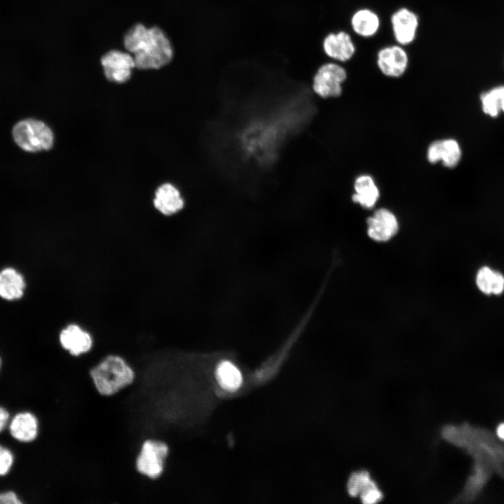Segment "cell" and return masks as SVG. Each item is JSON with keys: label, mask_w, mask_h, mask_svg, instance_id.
Instances as JSON below:
<instances>
[{"label": "cell", "mask_w": 504, "mask_h": 504, "mask_svg": "<svg viewBox=\"0 0 504 504\" xmlns=\"http://www.w3.org/2000/svg\"><path fill=\"white\" fill-rule=\"evenodd\" d=\"M124 45L133 55L136 68L158 69L168 64L173 57V48L164 31L157 27L147 28L135 24L125 34Z\"/></svg>", "instance_id": "cell-1"}, {"label": "cell", "mask_w": 504, "mask_h": 504, "mask_svg": "<svg viewBox=\"0 0 504 504\" xmlns=\"http://www.w3.org/2000/svg\"><path fill=\"white\" fill-rule=\"evenodd\" d=\"M90 375L100 395L111 396L132 384L136 374L123 357L111 354L90 370Z\"/></svg>", "instance_id": "cell-2"}, {"label": "cell", "mask_w": 504, "mask_h": 504, "mask_svg": "<svg viewBox=\"0 0 504 504\" xmlns=\"http://www.w3.org/2000/svg\"><path fill=\"white\" fill-rule=\"evenodd\" d=\"M12 136L21 149L30 153L48 150L52 148L55 141L52 129L43 121L31 118L15 123Z\"/></svg>", "instance_id": "cell-3"}, {"label": "cell", "mask_w": 504, "mask_h": 504, "mask_svg": "<svg viewBox=\"0 0 504 504\" xmlns=\"http://www.w3.org/2000/svg\"><path fill=\"white\" fill-rule=\"evenodd\" d=\"M348 78L345 66L340 62L327 60L316 69L312 88L314 92L323 99L340 97L344 91V84Z\"/></svg>", "instance_id": "cell-4"}, {"label": "cell", "mask_w": 504, "mask_h": 504, "mask_svg": "<svg viewBox=\"0 0 504 504\" xmlns=\"http://www.w3.org/2000/svg\"><path fill=\"white\" fill-rule=\"evenodd\" d=\"M169 454V445L164 441L146 439L136 458V469L141 475L155 479L161 476Z\"/></svg>", "instance_id": "cell-5"}, {"label": "cell", "mask_w": 504, "mask_h": 504, "mask_svg": "<svg viewBox=\"0 0 504 504\" xmlns=\"http://www.w3.org/2000/svg\"><path fill=\"white\" fill-rule=\"evenodd\" d=\"M376 65L385 77L401 78L408 69L410 55L407 48L396 43L381 47L376 55Z\"/></svg>", "instance_id": "cell-6"}, {"label": "cell", "mask_w": 504, "mask_h": 504, "mask_svg": "<svg viewBox=\"0 0 504 504\" xmlns=\"http://www.w3.org/2000/svg\"><path fill=\"white\" fill-rule=\"evenodd\" d=\"M390 24L395 43L407 47L416 38L420 18L412 9L400 6L391 13Z\"/></svg>", "instance_id": "cell-7"}, {"label": "cell", "mask_w": 504, "mask_h": 504, "mask_svg": "<svg viewBox=\"0 0 504 504\" xmlns=\"http://www.w3.org/2000/svg\"><path fill=\"white\" fill-rule=\"evenodd\" d=\"M321 48L328 59L342 64L351 60L356 52L351 33L344 29L326 34L322 39Z\"/></svg>", "instance_id": "cell-8"}, {"label": "cell", "mask_w": 504, "mask_h": 504, "mask_svg": "<svg viewBox=\"0 0 504 504\" xmlns=\"http://www.w3.org/2000/svg\"><path fill=\"white\" fill-rule=\"evenodd\" d=\"M104 73L111 82L123 83L131 77L135 66L132 55L120 50H110L101 59Z\"/></svg>", "instance_id": "cell-9"}, {"label": "cell", "mask_w": 504, "mask_h": 504, "mask_svg": "<svg viewBox=\"0 0 504 504\" xmlns=\"http://www.w3.org/2000/svg\"><path fill=\"white\" fill-rule=\"evenodd\" d=\"M368 236L377 241H386L396 234L398 221L395 214L386 208H380L367 219Z\"/></svg>", "instance_id": "cell-10"}, {"label": "cell", "mask_w": 504, "mask_h": 504, "mask_svg": "<svg viewBox=\"0 0 504 504\" xmlns=\"http://www.w3.org/2000/svg\"><path fill=\"white\" fill-rule=\"evenodd\" d=\"M346 486L349 496H359L365 504L378 503L383 498L382 492L366 470L353 472L348 479Z\"/></svg>", "instance_id": "cell-11"}, {"label": "cell", "mask_w": 504, "mask_h": 504, "mask_svg": "<svg viewBox=\"0 0 504 504\" xmlns=\"http://www.w3.org/2000/svg\"><path fill=\"white\" fill-rule=\"evenodd\" d=\"M59 341L61 346L74 357L90 351L93 343L90 335L76 324H70L62 329Z\"/></svg>", "instance_id": "cell-12"}, {"label": "cell", "mask_w": 504, "mask_h": 504, "mask_svg": "<svg viewBox=\"0 0 504 504\" xmlns=\"http://www.w3.org/2000/svg\"><path fill=\"white\" fill-rule=\"evenodd\" d=\"M351 34L363 38L374 36L380 29L382 20L375 10L360 7L351 14L350 20Z\"/></svg>", "instance_id": "cell-13"}, {"label": "cell", "mask_w": 504, "mask_h": 504, "mask_svg": "<svg viewBox=\"0 0 504 504\" xmlns=\"http://www.w3.org/2000/svg\"><path fill=\"white\" fill-rule=\"evenodd\" d=\"M426 157L431 164L441 161L444 167L453 168L460 161L461 150L455 139L435 140L428 146Z\"/></svg>", "instance_id": "cell-14"}, {"label": "cell", "mask_w": 504, "mask_h": 504, "mask_svg": "<svg viewBox=\"0 0 504 504\" xmlns=\"http://www.w3.org/2000/svg\"><path fill=\"white\" fill-rule=\"evenodd\" d=\"M10 435L17 441L29 443L34 441L39 434V421L32 412L17 413L8 426Z\"/></svg>", "instance_id": "cell-15"}, {"label": "cell", "mask_w": 504, "mask_h": 504, "mask_svg": "<svg viewBox=\"0 0 504 504\" xmlns=\"http://www.w3.org/2000/svg\"><path fill=\"white\" fill-rule=\"evenodd\" d=\"M26 281L21 272L12 267L0 270V298L8 302L21 299L25 292Z\"/></svg>", "instance_id": "cell-16"}, {"label": "cell", "mask_w": 504, "mask_h": 504, "mask_svg": "<svg viewBox=\"0 0 504 504\" xmlns=\"http://www.w3.org/2000/svg\"><path fill=\"white\" fill-rule=\"evenodd\" d=\"M153 204L160 213L170 216L183 209L184 201L179 190L174 186L164 183L156 190Z\"/></svg>", "instance_id": "cell-17"}, {"label": "cell", "mask_w": 504, "mask_h": 504, "mask_svg": "<svg viewBox=\"0 0 504 504\" xmlns=\"http://www.w3.org/2000/svg\"><path fill=\"white\" fill-rule=\"evenodd\" d=\"M355 192L352 195V200L362 207L371 209L377 202L380 192L373 178L368 174L358 176L354 183Z\"/></svg>", "instance_id": "cell-18"}, {"label": "cell", "mask_w": 504, "mask_h": 504, "mask_svg": "<svg viewBox=\"0 0 504 504\" xmlns=\"http://www.w3.org/2000/svg\"><path fill=\"white\" fill-rule=\"evenodd\" d=\"M216 378L220 386L227 391H237L243 379L239 370L228 360H223L217 365Z\"/></svg>", "instance_id": "cell-19"}, {"label": "cell", "mask_w": 504, "mask_h": 504, "mask_svg": "<svg viewBox=\"0 0 504 504\" xmlns=\"http://www.w3.org/2000/svg\"><path fill=\"white\" fill-rule=\"evenodd\" d=\"M504 93V86L493 88L481 95L483 111L491 117H496L501 110V99Z\"/></svg>", "instance_id": "cell-20"}, {"label": "cell", "mask_w": 504, "mask_h": 504, "mask_svg": "<svg viewBox=\"0 0 504 504\" xmlns=\"http://www.w3.org/2000/svg\"><path fill=\"white\" fill-rule=\"evenodd\" d=\"M494 270L487 266L482 267L476 274V284L479 290L485 295L491 294Z\"/></svg>", "instance_id": "cell-21"}, {"label": "cell", "mask_w": 504, "mask_h": 504, "mask_svg": "<svg viewBox=\"0 0 504 504\" xmlns=\"http://www.w3.org/2000/svg\"><path fill=\"white\" fill-rule=\"evenodd\" d=\"M14 463L13 452L6 447L0 444V476L6 475Z\"/></svg>", "instance_id": "cell-22"}, {"label": "cell", "mask_w": 504, "mask_h": 504, "mask_svg": "<svg viewBox=\"0 0 504 504\" xmlns=\"http://www.w3.org/2000/svg\"><path fill=\"white\" fill-rule=\"evenodd\" d=\"M504 291V276L498 271H494L493 281L491 286V294L499 295Z\"/></svg>", "instance_id": "cell-23"}, {"label": "cell", "mask_w": 504, "mask_h": 504, "mask_svg": "<svg viewBox=\"0 0 504 504\" xmlns=\"http://www.w3.org/2000/svg\"><path fill=\"white\" fill-rule=\"evenodd\" d=\"M18 495L13 491H5L0 492V504H22Z\"/></svg>", "instance_id": "cell-24"}, {"label": "cell", "mask_w": 504, "mask_h": 504, "mask_svg": "<svg viewBox=\"0 0 504 504\" xmlns=\"http://www.w3.org/2000/svg\"><path fill=\"white\" fill-rule=\"evenodd\" d=\"M9 419V412L5 407L0 406V433L5 429L8 424Z\"/></svg>", "instance_id": "cell-25"}, {"label": "cell", "mask_w": 504, "mask_h": 504, "mask_svg": "<svg viewBox=\"0 0 504 504\" xmlns=\"http://www.w3.org/2000/svg\"><path fill=\"white\" fill-rule=\"evenodd\" d=\"M497 433L500 438L504 440V424H502L498 426Z\"/></svg>", "instance_id": "cell-26"}, {"label": "cell", "mask_w": 504, "mask_h": 504, "mask_svg": "<svg viewBox=\"0 0 504 504\" xmlns=\"http://www.w3.org/2000/svg\"><path fill=\"white\" fill-rule=\"evenodd\" d=\"M500 107H501V110L504 112V93H503L502 99H501Z\"/></svg>", "instance_id": "cell-27"}, {"label": "cell", "mask_w": 504, "mask_h": 504, "mask_svg": "<svg viewBox=\"0 0 504 504\" xmlns=\"http://www.w3.org/2000/svg\"><path fill=\"white\" fill-rule=\"evenodd\" d=\"M1 367H2V359H1V356H0V371H1Z\"/></svg>", "instance_id": "cell-28"}]
</instances>
